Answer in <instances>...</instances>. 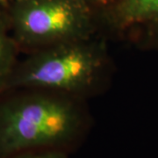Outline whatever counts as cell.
Instances as JSON below:
<instances>
[{"instance_id": "1", "label": "cell", "mask_w": 158, "mask_h": 158, "mask_svg": "<svg viewBox=\"0 0 158 158\" xmlns=\"http://www.w3.org/2000/svg\"><path fill=\"white\" fill-rule=\"evenodd\" d=\"M87 126L82 110L56 95L30 93L0 102V158L40 149L68 152Z\"/></svg>"}, {"instance_id": "3", "label": "cell", "mask_w": 158, "mask_h": 158, "mask_svg": "<svg viewBox=\"0 0 158 158\" xmlns=\"http://www.w3.org/2000/svg\"><path fill=\"white\" fill-rule=\"evenodd\" d=\"M8 6L17 45L35 50L89 38L94 31L95 10L79 0H14Z\"/></svg>"}, {"instance_id": "8", "label": "cell", "mask_w": 158, "mask_h": 158, "mask_svg": "<svg viewBox=\"0 0 158 158\" xmlns=\"http://www.w3.org/2000/svg\"><path fill=\"white\" fill-rule=\"evenodd\" d=\"M14 0H0V5L2 6H9Z\"/></svg>"}, {"instance_id": "4", "label": "cell", "mask_w": 158, "mask_h": 158, "mask_svg": "<svg viewBox=\"0 0 158 158\" xmlns=\"http://www.w3.org/2000/svg\"><path fill=\"white\" fill-rule=\"evenodd\" d=\"M106 6L119 27L135 29L152 45H158V0H108Z\"/></svg>"}, {"instance_id": "7", "label": "cell", "mask_w": 158, "mask_h": 158, "mask_svg": "<svg viewBox=\"0 0 158 158\" xmlns=\"http://www.w3.org/2000/svg\"><path fill=\"white\" fill-rule=\"evenodd\" d=\"M79 1L94 10L98 7L105 6L108 2V0H79Z\"/></svg>"}, {"instance_id": "6", "label": "cell", "mask_w": 158, "mask_h": 158, "mask_svg": "<svg viewBox=\"0 0 158 158\" xmlns=\"http://www.w3.org/2000/svg\"><path fill=\"white\" fill-rule=\"evenodd\" d=\"M9 158H69L68 152L56 149H40L19 153Z\"/></svg>"}, {"instance_id": "2", "label": "cell", "mask_w": 158, "mask_h": 158, "mask_svg": "<svg viewBox=\"0 0 158 158\" xmlns=\"http://www.w3.org/2000/svg\"><path fill=\"white\" fill-rule=\"evenodd\" d=\"M105 62L103 44L91 37L46 47L16 65L7 89L82 92L98 80Z\"/></svg>"}, {"instance_id": "5", "label": "cell", "mask_w": 158, "mask_h": 158, "mask_svg": "<svg viewBox=\"0 0 158 158\" xmlns=\"http://www.w3.org/2000/svg\"><path fill=\"white\" fill-rule=\"evenodd\" d=\"M0 14V92L7 89L11 74L16 67L17 43L10 32V26Z\"/></svg>"}]
</instances>
